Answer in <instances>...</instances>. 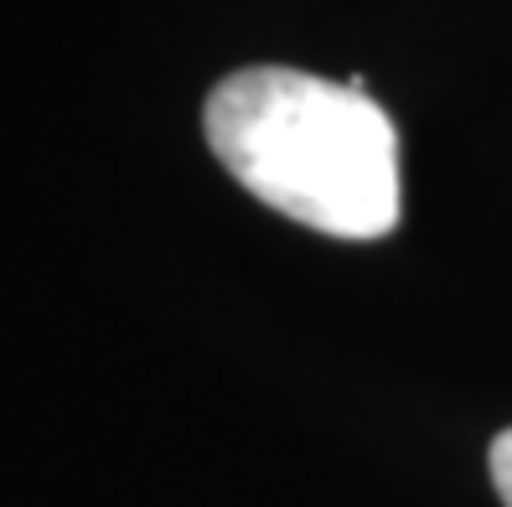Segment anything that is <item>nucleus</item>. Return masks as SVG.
Instances as JSON below:
<instances>
[{"label": "nucleus", "instance_id": "f257e3e1", "mask_svg": "<svg viewBox=\"0 0 512 507\" xmlns=\"http://www.w3.org/2000/svg\"><path fill=\"white\" fill-rule=\"evenodd\" d=\"M213 156L264 207L331 238H383L399 223V135L363 78L238 68L202 109Z\"/></svg>", "mask_w": 512, "mask_h": 507}, {"label": "nucleus", "instance_id": "f03ea898", "mask_svg": "<svg viewBox=\"0 0 512 507\" xmlns=\"http://www.w3.org/2000/svg\"><path fill=\"white\" fill-rule=\"evenodd\" d=\"M492 487H497V497L512 507V430H502L497 440H492Z\"/></svg>", "mask_w": 512, "mask_h": 507}]
</instances>
